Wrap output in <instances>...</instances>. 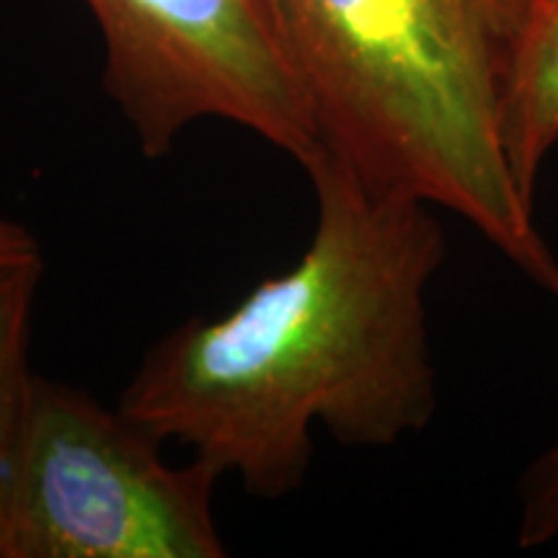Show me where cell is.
Returning <instances> with one entry per match:
<instances>
[{
    "label": "cell",
    "mask_w": 558,
    "mask_h": 558,
    "mask_svg": "<svg viewBox=\"0 0 558 558\" xmlns=\"http://www.w3.org/2000/svg\"><path fill=\"white\" fill-rule=\"evenodd\" d=\"M101 32L104 86L145 158L194 124L248 130L308 171L316 128L271 0H83Z\"/></svg>",
    "instance_id": "cell-4"
},
{
    "label": "cell",
    "mask_w": 558,
    "mask_h": 558,
    "mask_svg": "<svg viewBox=\"0 0 558 558\" xmlns=\"http://www.w3.org/2000/svg\"><path fill=\"white\" fill-rule=\"evenodd\" d=\"M320 156L369 192L448 209L558 295V259L501 150L538 0H271Z\"/></svg>",
    "instance_id": "cell-2"
},
{
    "label": "cell",
    "mask_w": 558,
    "mask_h": 558,
    "mask_svg": "<svg viewBox=\"0 0 558 558\" xmlns=\"http://www.w3.org/2000/svg\"><path fill=\"white\" fill-rule=\"evenodd\" d=\"M520 507V548H541L558 538V432L522 478Z\"/></svg>",
    "instance_id": "cell-7"
},
{
    "label": "cell",
    "mask_w": 558,
    "mask_h": 558,
    "mask_svg": "<svg viewBox=\"0 0 558 558\" xmlns=\"http://www.w3.org/2000/svg\"><path fill=\"white\" fill-rule=\"evenodd\" d=\"M86 390L34 375L0 484V558H222L220 476Z\"/></svg>",
    "instance_id": "cell-3"
},
{
    "label": "cell",
    "mask_w": 558,
    "mask_h": 558,
    "mask_svg": "<svg viewBox=\"0 0 558 558\" xmlns=\"http://www.w3.org/2000/svg\"><path fill=\"white\" fill-rule=\"evenodd\" d=\"M39 279L41 259L0 264V484L9 471L34 380L29 337Z\"/></svg>",
    "instance_id": "cell-6"
},
{
    "label": "cell",
    "mask_w": 558,
    "mask_h": 558,
    "mask_svg": "<svg viewBox=\"0 0 558 558\" xmlns=\"http://www.w3.org/2000/svg\"><path fill=\"white\" fill-rule=\"evenodd\" d=\"M305 173L316 226L295 264L156 341L117 403L262 499L300 488L316 427L393 448L437 409L427 288L445 230L432 205L369 192L331 158Z\"/></svg>",
    "instance_id": "cell-1"
},
{
    "label": "cell",
    "mask_w": 558,
    "mask_h": 558,
    "mask_svg": "<svg viewBox=\"0 0 558 558\" xmlns=\"http://www.w3.org/2000/svg\"><path fill=\"white\" fill-rule=\"evenodd\" d=\"M501 150L525 205L558 143V0H538L514 54L501 107Z\"/></svg>",
    "instance_id": "cell-5"
},
{
    "label": "cell",
    "mask_w": 558,
    "mask_h": 558,
    "mask_svg": "<svg viewBox=\"0 0 558 558\" xmlns=\"http://www.w3.org/2000/svg\"><path fill=\"white\" fill-rule=\"evenodd\" d=\"M41 259L37 239L21 222L0 215V264Z\"/></svg>",
    "instance_id": "cell-8"
}]
</instances>
